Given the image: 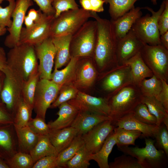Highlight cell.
I'll list each match as a JSON object with an SVG mask.
<instances>
[{
	"label": "cell",
	"mask_w": 168,
	"mask_h": 168,
	"mask_svg": "<svg viewBox=\"0 0 168 168\" xmlns=\"http://www.w3.org/2000/svg\"><path fill=\"white\" fill-rule=\"evenodd\" d=\"M92 18L97 24V39L93 58L99 70L102 71L109 66L117 65L116 48L117 39L110 21L100 17L92 12Z\"/></svg>",
	"instance_id": "6da1fadb"
},
{
	"label": "cell",
	"mask_w": 168,
	"mask_h": 168,
	"mask_svg": "<svg viewBox=\"0 0 168 168\" xmlns=\"http://www.w3.org/2000/svg\"><path fill=\"white\" fill-rule=\"evenodd\" d=\"M7 57V67L24 81L38 67L35 46L30 44L20 43L10 49Z\"/></svg>",
	"instance_id": "7a4b0ae2"
},
{
	"label": "cell",
	"mask_w": 168,
	"mask_h": 168,
	"mask_svg": "<svg viewBox=\"0 0 168 168\" xmlns=\"http://www.w3.org/2000/svg\"><path fill=\"white\" fill-rule=\"evenodd\" d=\"M143 95L138 86L131 83L122 88L109 98L110 117L114 124L119 118L133 112L142 102Z\"/></svg>",
	"instance_id": "3957f363"
},
{
	"label": "cell",
	"mask_w": 168,
	"mask_h": 168,
	"mask_svg": "<svg viewBox=\"0 0 168 168\" xmlns=\"http://www.w3.org/2000/svg\"><path fill=\"white\" fill-rule=\"evenodd\" d=\"M97 24L88 21L72 36L70 43L71 57L93 58L97 39Z\"/></svg>",
	"instance_id": "277c9868"
},
{
	"label": "cell",
	"mask_w": 168,
	"mask_h": 168,
	"mask_svg": "<svg viewBox=\"0 0 168 168\" xmlns=\"http://www.w3.org/2000/svg\"><path fill=\"white\" fill-rule=\"evenodd\" d=\"M92 16L91 11L82 8L64 12L54 18L51 26L50 37L72 35Z\"/></svg>",
	"instance_id": "5b68a950"
},
{
	"label": "cell",
	"mask_w": 168,
	"mask_h": 168,
	"mask_svg": "<svg viewBox=\"0 0 168 168\" xmlns=\"http://www.w3.org/2000/svg\"><path fill=\"white\" fill-rule=\"evenodd\" d=\"M155 141L145 138L144 147L123 146L119 149L124 154L136 158L143 168H161L167 164V156L164 152L157 150L154 146Z\"/></svg>",
	"instance_id": "8992f818"
},
{
	"label": "cell",
	"mask_w": 168,
	"mask_h": 168,
	"mask_svg": "<svg viewBox=\"0 0 168 168\" xmlns=\"http://www.w3.org/2000/svg\"><path fill=\"white\" fill-rule=\"evenodd\" d=\"M165 7V0H164L157 11H154L148 7L142 8L150 11L152 15L147 14L141 16L136 21L131 29L144 44L151 46L161 44L158 20Z\"/></svg>",
	"instance_id": "52a82bcc"
},
{
	"label": "cell",
	"mask_w": 168,
	"mask_h": 168,
	"mask_svg": "<svg viewBox=\"0 0 168 168\" xmlns=\"http://www.w3.org/2000/svg\"><path fill=\"white\" fill-rule=\"evenodd\" d=\"M144 61L153 75L161 80H168V49L161 44H145L140 51Z\"/></svg>",
	"instance_id": "ba28073f"
},
{
	"label": "cell",
	"mask_w": 168,
	"mask_h": 168,
	"mask_svg": "<svg viewBox=\"0 0 168 168\" xmlns=\"http://www.w3.org/2000/svg\"><path fill=\"white\" fill-rule=\"evenodd\" d=\"M61 87L51 80L39 79L36 88L33 108L36 117L45 120L48 109L55 101Z\"/></svg>",
	"instance_id": "9c48e42d"
},
{
	"label": "cell",
	"mask_w": 168,
	"mask_h": 168,
	"mask_svg": "<svg viewBox=\"0 0 168 168\" xmlns=\"http://www.w3.org/2000/svg\"><path fill=\"white\" fill-rule=\"evenodd\" d=\"M2 72L5 74V78L1 93V99L7 109L14 114L22 97L24 81L7 66Z\"/></svg>",
	"instance_id": "30bf717a"
},
{
	"label": "cell",
	"mask_w": 168,
	"mask_h": 168,
	"mask_svg": "<svg viewBox=\"0 0 168 168\" xmlns=\"http://www.w3.org/2000/svg\"><path fill=\"white\" fill-rule=\"evenodd\" d=\"M54 18V15L42 12L39 20L35 22L32 28L27 30L22 27L19 44L27 43L35 46L50 37L51 26Z\"/></svg>",
	"instance_id": "8fae6325"
},
{
	"label": "cell",
	"mask_w": 168,
	"mask_h": 168,
	"mask_svg": "<svg viewBox=\"0 0 168 168\" xmlns=\"http://www.w3.org/2000/svg\"><path fill=\"white\" fill-rule=\"evenodd\" d=\"M108 100L107 97L93 96L78 91L75 97L68 102L79 111L110 117V110Z\"/></svg>",
	"instance_id": "7c38bea8"
},
{
	"label": "cell",
	"mask_w": 168,
	"mask_h": 168,
	"mask_svg": "<svg viewBox=\"0 0 168 168\" xmlns=\"http://www.w3.org/2000/svg\"><path fill=\"white\" fill-rule=\"evenodd\" d=\"M33 5L31 0H16L13 12L11 26L7 28L9 34L4 41L6 46L10 49L19 44V38L24 18L28 8Z\"/></svg>",
	"instance_id": "4fadbf2b"
},
{
	"label": "cell",
	"mask_w": 168,
	"mask_h": 168,
	"mask_svg": "<svg viewBox=\"0 0 168 168\" xmlns=\"http://www.w3.org/2000/svg\"><path fill=\"white\" fill-rule=\"evenodd\" d=\"M112 69L104 77L101 83L102 89L110 93V96L126 86L133 83L130 68L128 65H117Z\"/></svg>",
	"instance_id": "5bb4252c"
},
{
	"label": "cell",
	"mask_w": 168,
	"mask_h": 168,
	"mask_svg": "<svg viewBox=\"0 0 168 168\" xmlns=\"http://www.w3.org/2000/svg\"><path fill=\"white\" fill-rule=\"evenodd\" d=\"M115 127L112 120H108L98 124L82 135V138L88 152L92 154L99 151Z\"/></svg>",
	"instance_id": "9a60e30c"
},
{
	"label": "cell",
	"mask_w": 168,
	"mask_h": 168,
	"mask_svg": "<svg viewBox=\"0 0 168 168\" xmlns=\"http://www.w3.org/2000/svg\"><path fill=\"white\" fill-rule=\"evenodd\" d=\"M34 46L39 61L38 69L40 78L50 80L56 54L51 38L50 37Z\"/></svg>",
	"instance_id": "2e32d148"
},
{
	"label": "cell",
	"mask_w": 168,
	"mask_h": 168,
	"mask_svg": "<svg viewBox=\"0 0 168 168\" xmlns=\"http://www.w3.org/2000/svg\"><path fill=\"white\" fill-rule=\"evenodd\" d=\"M145 44L132 29L124 37L117 39V65L125 64L128 60L140 51Z\"/></svg>",
	"instance_id": "e0dca14e"
},
{
	"label": "cell",
	"mask_w": 168,
	"mask_h": 168,
	"mask_svg": "<svg viewBox=\"0 0 168 168\" xmlns=\"http://www.w3.org/2000/svg\"><path fill=\"white\" fill-rule=\"evenodd\" d=\"M74 77V83L78 87L82 88H88L93 84L96 77V72L93 65L92 57H82Z\"/></svg>",
	"instance_id": "ac0fdd59"
},
{
	"label": "cell",
	"mask_w": 168,
	"mask_h": 168,
	"mask_svg": "<svg viewBox=\"0 0 168 168\" xmlns=\"http://www.w3.org/2000/svg\"><path fill=\"white\" fill-rule=\"evenodd\" d=\"M116 127L126 129L138 131L143 137L155 138L159 126L144 123L134 116L133 112L125 115L118 119L114 123Z\"/></svg>",
	"instance_id": "d6986e66"
},
{
	"label": "cell",
	"mask_w": 168,
	"mask_h": 168,
	"mask_svg": "<svg viewBox=\"0 0 168 168\" xmlns=\"http://www.w3.org/2000/svg\"><path fill=\"white\" fill-rule=\"evenodd\" d=\"M141 8L134 7L117 19L110 20L117 39L121 38L131 29L136 21L142 16Z\"/></svg>",
	"instance_id": "ffe728a7"
},
{
	"label": "cell",
	"mask_w": 168,
	"mask_h": 168,
	"mask_svg": "<svg viewBox=\"0 0 168 168\" xmlns=\"http://www.w3.org/2000/svg\"><path fill=\"white\" fill-rule=\"evenodd\" d=\"M108 120H112L108 116L79 111L71 126L77 129V135L82 136L98 124Z\"/></svg>",
	"instance_id": "44dd1931"
},
{
	"label": "cell",
	"mask_w": 168,
	"mask_h": 168,
	"mask_svg": "<svg viewBox=\"0 0 168 168\" xmlns=\"http://www.w3.org/2000/svg\"><path fill=\"white\" fill-rule=\"evenodd\" d=\"M58 107L59 110L57 113L58 118L48 124L51 130L71 126L79 112L77 108L68 102L62 103Z\"/></svg>",
	"instance_id": "7402d4cb"
},
{
	"label": "cell",
	"mask_w": 168,
	"mask_h": 168,
	"mask_svg": "<svg viewBox=\"0 0 168 168\" xmlns=\"http://www.w3.org/2000/svg\"><path fill=\"white\" fill-rule=\"evenodd\" d=\"M72 36L68 35L50 37L56 51L54 68H60L70 61L71 57L70 43Z\"/></svg>",
	"instance_id": "603a6c76"
},
{
	"label": "cell",
	"mask_w": 168,
	"mask_h": 168,
	"mask_svg": "<svg viewBox=\"0 0 168 168\" xmlns=\"http://www.w3.org/2000/svg\"><path fill=\"white\" fill-rule=\"evenodd\" d=\"M77 135V129L70 126L61 129L51 130L47 136L59 153L68 147Z\"/></svg>",
	"instance_id": "cb8c5ba5"
},
{
	"label": "cell",
	"mask_w": 168,
	"mask_h": 168,
	"mask_svg": "<svg viewBox=\"0 0 168 168\" xmlns=\"http://www.w3.org/2000/svg\"><path fill=\"white\" fill-rule=\"evenodd\" d=\"M125 64L130 68L133 83L138 86L144 79L153 74L143 60L140 52L128 60Z\"/></svg>",
	"instance_id": "d4e9b609"
},
{
	"label": "cell",
	"mask_w": 168,
	"mask_h": 168,
	"mask_svg": "<svg viewBox=\"0 0 168 168\" xmlns=\"http://www.w3.org/2000/svg\"><path fill=\"white\" fill-rule=\"evenodd\" d=\"M79 58L71 57L67 66L61 70L54 68L50 80L61 88L62 86L68 84L74 78Z\"/></svg>",
	"instance_id": "484cf974"
},
{
	"label": "cell",
	"mask_w": 168,
	"mask_h": 168,
	"mask_svg": "<svg viewBox=\"0 0 168 168\" xmlns=\"http://www.w3.org/2000/svg\"><path fill=\"white\" fill-rule=\"evenodd\" d=\"M58 153L47 135H39L36 144L29 152L34 163L43 157L57 156Z\"/></svg>",
	"instance_id": "4316f807"
},
{
	"label": "cell",
	"mask_w": 168,
	"mask_h": 168,
	"mask_svg": "<svg viewBox=\"0 0 168 168\" xmlns=\"http://www.w3.org/2000/svg\"><path fill=\"white\" fill-rule=\"evenodd\" d=\"M116 143V136L113 131L106 138L100 150L95 153L91 154V160L96 162L100 168H109L108 157Z\"/></svg>",
	"instance_id": "83f0119b"
},
{
	"label": "cell",
	"mask_w": 168,
	"mask_h": 168,
	"mask_svg": "<svg viewBox=\"0 0 168 168\" xmlns=\"http://www.w3.org/2000/svg\"><path fill=\"white\" fill-rule=\"evenodd\" d=\"M142 102L156 118L157 126L164 124L168 128V111L156 97L143 96Z\"/></svg>",
	"instance_id": "f1b7e54d"
},
{
	"label": "cell",
	"mask_w": 168,
	"mask_h": 168,
	"mask_svg": "<svg viewBox=\"0 0 168 168\" xmlns=\"http://www.w3.org/2000/svg\"><path fill=\"white\" fill-rule=\"evenodd\" d=\"M14 128L20 146L23 150L29 153L36 144L39 135L34 132L27 125L21 128Z\"/></svg>",
	"instance_id": "f546056e"
},
{
	"label": "cell",
	"mask_w": 168,
	"mask_h": 168,
	"mask_svg": "<svg viewBox=\"0 0 168 168\" xmlns=\"http://www.w3.org/2000/svg\"><path fill=\"white\" fill-rule=\"evenodd\" d=\"M84 144L81 135H77L68 147L58 153L56 156L58 168H65L67 162Z\"/></svg>",
	"instance_id": "4dcf8cb0"
},
{
	"label": "cell",
	"mask_w": 168,
	"mask_h": 168,
	"mask_svg": "<svg viewBox=\"0 0 168 168\" xmlns=\"http://www.w3.org/2000/svg\"><path fill=\"white\" fill-rule=\"evenodd\" d=\"M109 5V12L111 20H114L134 7L135 3L139 0H104Z\"/></svg>",
	"instance_id": "1f68e13d"
},
{
	"label": "cell",
	"mask_w": 168,
	"mask_h": 168,
	"mask_svg": "<svg viewBox=\"0 0 168 168\" xmlns=\"http://www.w3.org/2000/svg\"><path fill=\"white\" fill-rule=\"evenodd\" d=\"M38 68L24 82L22 91V97L33 110L35 91L40 79Z\"/></svg>",
	"instance_id": "d6a6232c"
},
{
	"label": "cell",
	"mask_w": 168,
	"mask_h": 168,
	"mask_svg": "<svg viewBox=\"0 0 168 168\" xmlns=\"http://www.w3.org/2000/svg\"><path fill=\"white\" fill-rule=\"evenodd\" d=\"M32 110L21 97L18 104L14 117V126L21 128L27 125L32 118Z\"/></svg>",
	"instance_id": "836d02e7"
},
{
	"label": "cell",
	"mask_w": 168,
	"mask_h": 168,
	"mask_svg": "<svg viewBox=\"0 0 168 168\" xmlns=\"http://www.w3.org/2000/svg\"><path fill=\"white\" fill-rule=\"evenodd\" d=\"M116 136V145L118 147L135 145V140L141 136L142 133L138 131L126 129L118 127L113 130Z\"/></svg>",
	"instance_id": "e575fe53"
},
{
	"label": "cell",
	"mask_w": 168,
	"mask_h": 168,
	"mask_svg": "<svg viewBox=\"0 0 168 168\" xmlns=\"http://www.w3.org/2000/svg\"><path fill=\"white\" fill-rule=\"evenodd\" d=\"M138 86L143 96L156 97L162 90V82L153 75L148 79H143Z\"/></svg>",
	"instance_id": "d590c367"
},
{
	"label": "cell",
	"mask_w": 168,
	"mask_h": 168,
	"mask_svg": "<svg viewBox=\"0 0 168 168\" xmlns=\"http://www.w3.org/2000/svg\"><path fill=\"white\" fill-rule=\"evenodd\" d=\"M91 154L84 144L75 155L67 162L65 168H88L90 165Z\"/></svg>",
	"instance_id": "8d00e7d4"
},
{
	"label": "cell",
	"mask_w": 168,
	"mask_h": 168,
	"mask_svg": "<svg viewBox=\"0 0 168 168\" xmlns=\"http://www.w3.org/2000/svg\"><path fill=\"white\" fill-rule=\"evenodd\" d=\"M78 91L77 88L72 85L67 84L62 86L59 91L58 96L49 108H56L62 103L73 99L75 97Z\"/></svg>",
	"instance_id": "74e56055"
},
{
	"label": "cell",
	"mask_w": 168,
	"mask_h": 168,
	"mask_svg": "<svg viewBox=\"0 0 168 168\" xmlns=\"http://www.w3.org/2000/svg\"><path fill=\"white\" fill-rule=\"evenodd\" d=\"M34 164L29 153L19 152L12 156L9 161L8 165L11 168H32Z\"/></svg>",
	"instance_id": "f35d334b"
},
{
	"label": "cell",
	"mask_w": 168,
	"mask_h": 168,
	"mask_svg": "<svg viewBox=\"0 0 168 168\" xmlns=\"http://www.w3.org/2000/svg\"><path fill=\"white\" fill-rule=\"evenodd\" d=\"M109 164V168H143L136 158L125 154L115 158Z\"/></svg>",
	"instance_id": "ab89813d"
},
{
	"label": "cell",
	"mask_w": 168,
	"mask_h": 168,
	"mask_svg": "<svg viewBox=\"0 0 168 168\" xmlns=\"http://www.w3.org/2000/svg\"><path fill=\"white\" fill-rule=\"evenodd\" d=\"M133 113L136 119L144 123L156 125V118L151 113L146 105L142 102L136 107Z\"/></svg>",
	"instance_id": "60d3db41"
},
{
	"label": "cell",
	"mask_w": 168,
	"mask_h": 168,
	"mask_svg": "<svg viewBox=\"0 0 168 168\" xmlns=\"http://www.w3.org/2000/svg\"><path fill=\"white\" fill-rule=\"evenodd\" d=\"M8 5L2 7L0 5V27L10 28L12 25L11 18L16 6L15 0H9Z\"/></svg>",
	"instance_id": "b9f144b4"
},
{
	"label": "cell",
	"mask_w": 168,
	"mask_h": 168,
	"mask_svg": "<svg viewBox=\"0 0 168 168\" xmlns=\"http://www.w3.org/2000/svg\"><path fill=\"white\" fill-rule=\"evenodd\" d=\"M27 125L38 135H47L51 131L45 120L39 117H36L34 119L32 118Z\"/></svg>",
	"instance_id": "7bdbcfd3"
},
{
	"label": "cell",
	"mask_w": 168,
	"mask_h": 168,
	"mask_svg": "<svg viewBox=\"0 0 168 168\" xmlns=\"http://www.w3.org/2000/svg\"><path fill=\"white\" fill-rule=\"evenodd\" d=\"M52 5L55 10V18L64 12L79 8V5L75 0H54Z\"/></svg>",
	"instance_id": "ee69618b"
},
{
	"label": "cell",
	"mask_w": 168,
	"mask_h": 168,
	"mask_svg": "<svg viewBox=\"0 0 168 168\" xmlns=\"http://www.w3.org/2000/svg\"><path fill=\"white\" fill-rule=\"evenodd\" d=\"M168 128L164 124L159 126L157 132L155 137L156 143L160 149L163 150L168 156Z\"/></svg>",
	"instance_id": "f6af8a7d"
},
{
	"label": "cell",
	"mask_w": 168,
	"mask_h": 168,
	"mask_svg": "<svg viewBox=\"0 0 168 168\" xmlns=\"http://www.w3.org/2000/svg\"><path fill=\"white\" fill-rule=\"evenodd\" d=\"M58 168L56 156H48L43 157L35 163L32 168Z\"/></svg>",
	"instance_id": "bcb514c9"
},
{
	"label": "cell",
	"mask_w": 168,
	"mask_h": 168,
	"mask_svg": "<svg viewBox=\"0 0 168 168\" xmlns=\"http://www.w3.org/2000/svg\"><path fill=\"white\" fill-rule=\"evenodd\" d=\"M160 35L168 31V0H165V7L158 20Z\"/></svg>",
	"instance_id": "7dc6e473"
},
{
	"label": "cell",
	"mask_w": 168,
	"mask_h": 168,
	"mask_svg": "<svg viewBox=\"0 0 168 168\" xmlns=\"http://www.w3.org/2000/svg\"><path fill=\"white\" fill-rule=\"evenodd\" d=\"M13 145L9 132L5 129H0V146L7 152H11L13 149Z\"/></svg>",
	"instance_id": "c3c4849f"
},
{
	"label": "cell",
	"mask_w": 168,
	"mask_h": 168,
	"mask_svg": "<svg viewBox=\"0 0 168 168\" xmlns=\"http://www.w3.org/2000/svg\"><path fill=\"white\" fill-rule=\"evenodd\" d=\"M38 5L40 10L44 13L47 15H54L55 10L52 3L54 0H31Z\"/></svg>",
	"instance_id": "681fc988"
},
{
	"label": "cell",
	"mask_w": 168,
	"mask_h": 168,
	"mask_svg": "<svg viewBox=\"0 0 168 168\" xmlns=\"http://www.w3.org/2000/svg\"><path fill=\"white\" fill-rule=\"evenodd\" d=\"M161 80L162 82V89L156 98L168 111V84L166 81L164 80Z\"/></svg>",
	"instance_id": "f907efd6"
},
{
	"label": "cell",
	"mask_w": 168,
	"mask_h": 168,
	"mask_svg": "<svg viewBox=\"0 0 168 168\" xmlns=\"http://www.w3.org/2000/svg\"><path fill=\"white\" fill-rule=\"evenodd\" d=\"M14 123V118L3 108L0 104V124H12Z\"/></svg>",
	"instance_id": "816d5d0a"
},
{
	"label": "cell",
	"mask_w": 168,
	"mask_h": 168,
	"mask_svg": "<svg viewBox=\"0 0 168 168\" xmlns=\"http://www.w3.org/2000/svg\"><path fill=\"white\" fill-rule=\"evenodd\" d=\"M91 8V11L96 12H103L105 3L104 0H89Z\"/></svg>",
	"instance_id": "f5cc1de1"
},
{
	"label": "cell",
	"mask_w": 168,
	"mask_h": 168,
	"mask_svg": "<svg viewBox=\"0 0 168 168\" xmlns=\"http://www.w3.org/2000/svg\"><path fill=\"white\" fill-rule=\"evenodd\" d=\"M7 66V55L4 49L0 46V70L3 71Z\"/></svg>",
	"instance_id": "db71d44e"
},
{
	"label": "cell",
	"mask_w": 168,
	"mask_h": 168,
	"mask_svg": "<svg viewBox=\"0 0 168 168\" xmlns=\"http://www.w3.org/2000/svg\"><path fill=\"white\" fill-rule=\"evenodd\" d=\"M42 12L40 9L36 10L32 8L28 11L27 15L35 22L39 20Z\"/></svg>",
	"instance_id": "11a10c76"
},
{
	"label": "cell",
	"mask_w": 168,
	"mask_h": 168,
	"mask_svg": "<svg viewBox=\"0 0 168 168\" xmlns=\"http://www.w3.org/2000/svg\"><path fill=\"white\" fill-rule=\"evenodd\" d=\"M160 40L161 44L168 49V31L160 35Z\"/></svg>",
	"instance_id": "9f6ffc18"
},
{
	"label": "cell",
	"mask_w": 168,
	"mask_h": 168,
	"mask_svg": "<svg viewBox=\"0 0 168 168\" xmlns=\"http://www.w3.org/2000/svg\"><path fill=\"white\" fill-rule=\"evenodd\" d=\"M24 22L26 26L25 28L27 30L32 28L35 24L34 21L27 15L25 16Z\"/></svg>",
	"instance_id": "6f0895ef"
},
{
	"label": "cell",
	"mask_w": 168,
	"mask_h": 168,
	"mask_svg": "<svg viewBox=\"0 0 168 168\" xmlns=\"http://www.w3.org/2000/svg\"><path fill=\"white\" fill-rule=\"evenodd\" d=\"M79 3L84 10L91 11V8L89 0H79Z\"/></svg>",
	"instance_id": "680465c9"
},
{
	"label": "cell",
	"mask_w": 168,
	"mask_h": 168,
	"mask_svg": "<svg viewBox=\"0 0 168 168\" xmlns=\"http://www.w3.org/2000/svg\"><path fill=\"white\" fill-rule=\"evenodd\" d=\"M5 78V74L4 72L0 70V104H1V102H2L0 98V94L3 87Z\"/></svg>",
	"instance_id": "91938a15"
},
{
	"label": "cell",
	"mask_w": 168,
	"mask_h": 168,
	"mask_svg": "<svg viewBox=\"0 0 168 168\" xmlns=\"http://www.w3.org/2000/svg\"><path fill=\"white\" fill-rule=\"evenodd\" d=\"M8 165L0 159V168H9Z\"/></svg>",
	"instance_id": "94428289"
},
{
	"label": "cell",
	"mask_w": 168,
	"mask_h": 168,
	"mask_svg": "<svg viewBox=\"0 0 168 168\" xmlns=\"http://www.w3.org/2000/svg\"><path fill=\"white\" fill-rule=\"evenodd\" d=\"M7 31V29L6 28H2L0 27V37L4 35Z\"/></svg>",
	"instance_id": "6125c7cd"
},
{
	"label": "cell",
	"mask_w": 168,
	"mask_h": 168,
	"mask_svg": "<svg viewBox=\"0 0 168 168\" xmlns=\"http://www.w3.org/2000/svg\"><path fill=\"white\" fill-rule=\"evenodd\" d=\"M152 4L154 5H156L157 4L156 0H151Z\"/></svg>",
	"instance_id": "be15d7a7"
},
{
	"label": "cell",
	"mask_w": 168,
	"mask_h": 168,
	"mask_svg": "<svg viewBox=\"0 0 168 168\" xmlns=\"http://www.w3.org/2000/svg\"><path fill=\"white\" fill-rule=\"evenodd\" d=\"M5 0L7 1H8L9 0H0V4L2 3L3 1Z\"/></svg>",
	"instance_id": "e7e4bbea"
},
{
	"label": "cell",
	"mask_w": 168,
	"mask_h": 168,
	"mask_svg": "<svg viewBox=\"0 0 168 168\" xmlns=\"http://www.w3.org/2000/svg\"><path fill=\"white\" fill-rule=\"evenodd\" d=\"M157 1V0H156Z\"/></svg>",
	"instance_id": "03108f58"
}]
</instances>
